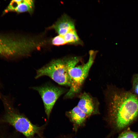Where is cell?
<instances>
[{
	"label": "cell",
	"mask_w": 138,
	"mask_h": 138,
	"mask_svg": "<svg viewBox=\"0 0 138 138\" xmlns=\"http://www.w3.org/2000/svg\"><path fill=\"white\" fill-rule=\"evenodd\" d=\"M66 114L73 125V130L75 133L79 129L85 126L88 118L77 106L66 112Z\"/></svg>",
	"instance_id": "cell-8"
},
{
	"label": "cell",
	"mask_w": 138,
	"mask_h": 138,
	"mask_svg": "<svg viewBox=\"0 0 138 138\" xmlns=\"http://www.w3.org/2000/svg\"><path fill=\"white\" fill-rule=\"evenodd\" d=\"M51 42L53 45L57 46L66 44L63 36L60 35H58L54 37L52 39Z\"/></svg>",
	"instance_id": "cell-14"
},
{
	"label": "cell",
	"mask_w": 138,
	"mask_h": 138,
	"mask_svg": "<svg viewBox=\"0 0 138 138\" xmlns=\"http://www.w3.org/2000/svg\"><path fill=\"white\" fill-rule=\"evenodd\" d=\"M117 138H138V133L128 129L121 133Z\"/></svg>",
	"instance_id": "cell-12"
},
{
	"label": "cell",
	"mask_w": 138,
	"mask_h": 138,
	"mask_svg": "<svg viewBox=\"0 0 138 138\" xmlns=\"http://www.w3.org/2000/svg\"><path fill=\"white\" fill-rule=\"evenodd\" d=\"M58 35L63 36L70 31L75 29L74 20L66 14H64L52 26Z\"/></svg>",
	"instance_id": "cell-10"
},
{
	"label": "cell",
	"mask_w": 138,
	"mask_h": 138,
	"mask_svg": "<svg viewBox=\"0 0 138 138\" xmlns=\"http://www.w3.org/2000/svg\"><path fill=\"white\" fill-rule=\"evenodd\" d=\"M72 135H68L65 136H64L62 138H72Z\"/></svg>",
	"instance_id": "cell-15"
},
{
	"label": "cell",
	"mask_w": 138,
	"mask_h": 138,
	"mask_svg": "<svg viewBox=\"0 0 138 138\" xmlns=\"http://www.w3.org/2000/svg\"><path fill=\"white\" fill-rule=\"evenodd\" d=\"M132 83V92L138 96V73L134 74L133 76Z\"/></svg>",
	"instance_id": "cell-13"
},
{
	"label": "cell",
	"mask_w": 138,
	"mask_h": 138,
	"mask_svg": "<svg viewBox=\"0 0 138 138\" xmlns=\"http://www.w3.org/2000/svg\"><path fill=\"white\" fill-rule=\"evenodd\" d=\"M34 7V2L31 0H13L4 10L5 13L10 12L22 13L32 12Z\"/></svg>",
	"instance_id": "cell-9"
},
{
	"label": "cell",
	"mask_w": 138,
	"mask_h": 138,
	"mask_svg": "<svg viewBox=\"0 0 138 138\" xmlns=\"http://www.w3.org/2000/svg\"><path fill=\"white\" fill-rule=\"evenodd\" d=\"M4 119L5 121L28 138H31L41 129L40 127L33 125L27 118L11 108L8 110Z\"/></svg>",
	"instance_id": "cell-5"
},
{
	"label": "cell",
	"mask_w": 138,
	"mask_h": 138,
	"mask_svg": "<svg viewBox=\"0 0 138 138\" xmlns=\"http://www.w3.org/2000/svg\"><path fill=\"white\" fill-rule=\"evenodd\" d=\"M68 70L66 59L54 60L37 70L35 78L47 76L60 85L70 87Z\"/></svg>",
	"instance_id": "cell-4"
},
{
	"label": "cell",
	"mask_w": 138,
	"mask_h": 138,
	"mask_svg": "<svg viewBox=\"0 0 138 138\" xmlns=\"http://www.w3.org/2000/svg\"><path fill=\"white\" fill-rule=\"evenodd\" d=\"M97 53V51H90L89 59L86 63L69 69L71 85L70 89L65 95L64 98H72L79 93L93 64Z\"/></svg>",
	"instance_id": "cell-3"
},
{
	"label": "cell",
	"mask_w": 138,
	"mask_h": 138,
	"mask_svg": "<svg viewBox=\"0 0 138 138\" xmlns=\"http://www.w3.org/2000/svg\"><path fill=\"white\" fill-rule=\"evenodd\" d=\"M107 110L105 119L111 129L106 137L123 130L138 116V98L132 92L116 87L107 93Z\"/></svg>",
	"instance_id": "cell-1"
},
{
	"label": "cell",
	"mask_w": 138,
	"mask_h": 138,
	"mask_svg": "<svg viewBox=\"0 0 138 138\" xmlns=\"http://www.w3.org/2000/svg\"><path fill=\"white\" fill-rule=\"evenodd\" d=\"M32 88L37 91L41 97L45 112L49 118L56 102L65 93V90L60 87L48 85L34 87Z\"/></svg>",
	"instance_id": "cell-6"
},
{
	"label": "cell",
	"mask_w": 138,
	"mask_h": 138,
	"mask_svg": "<svg viewBox=\"0 0 138 138\" xmlns=\"http://www.w3.org/2000/svg\"><path fill=\"white\" fill-rule=\"evenodd\" d=\"M33 47L30 38L0 35V55L9 58L26 55Z\"/></svg>",
	"instance_id": "cell-2"
},
{
	"label": "cell",
	"mask_w": 138,
	"mask_h": 138,
	"mask_svg": "<svg viewBox=\"0 0 138 138\" xmlns=\"http://www.w3.org/2000/svg\"><path fill=\"white\" fill-rule=\"evenodd\" d=\"M63 36L66 44L75 45L83 44V42L75 29L70 31Z\"/></svg>",
	"instance_id": "cell-11"
},
{
	"label": "cell",
	"mask_w": 138,
	"mask_h": 138,
	"mask_svg": "<svg viewBox=\"0 0 138 138\" xmlns=\"http://www.w3.org/2000/svg\"><path fill=\"white\" fill-rule=\"evenodd\" d=\"M77 106L89 118L93 116L100 114L99 103L95 98L85 92L79 96Z\"/></svg>",
	"instance_id": "cell-7"
}]
</instances>
